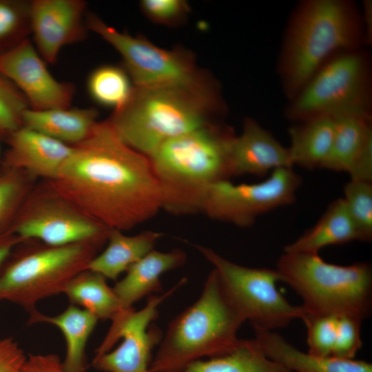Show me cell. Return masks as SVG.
Segmentation results:
<instances>
[{"label":"cell","instance_id":"cell-2","mask_svg":"<svg viewBox=\"0 0 372 372\" xmlns=\"http://www.w3.org/2000/svg\"><path fill=\"white\" fill-rule=\"evenodd\" d=\"M364 43L362 19L345 0H307L288 21L278 61L287 98L293 99L333 53Z\"/></svg>","mask_w":372,"mask_h":372},{"label":"cell","instance_id":"cell-21","mask_svg":"<svg viewBox=\"0 0 372 372\" xmlns=\"http://www.w3.org/2000/svg\"><path fill=\"white\" fill-rule=\"evenodd\" d=\"M161 236V233L152 230L127 236L122 231L111 229L107 247L90 261L87 269L115 280L153 250Z\"/></svg>","mask_w":372,"mask_h":372},{"label":"cell","instance_id":"cell-12","mask_svg":"<svg viewBox=\"0 0 372 372\" xmlns=\"http://www.w3.org/2000/svg\"><path fill=\"white\" fill-rule=\"evenodd\" d=\"M185 282L183 278L165 293L149 296L140 310L125 309L118 313L96 351L92 366L105 372H152V351L162 336L150 324L158 316L159 305Z\"/></svg>","mask_w":372,"mask_h":372},{"label":"cell","instance_id":"cell-19","mask_svg":"<svg viewBox=\"0 0 372 372\" xmlns=\"http://www.w3.org/2000/svg\"><path fill=\"white\" fill-rule=\"evenodd\" d=\"M186 260L185 252L179 249L167 252L153 249L126 271L113 290L125 309L132 308L144 297L162 292L161 276L183 265Z\"/></svg>","mask_w":372,"mask_h":372},{"label":"cell","instance_id":"cell-5","mask_svg":"<svg viewBox=\"0 0 372 372\" xmlns=\"http://www.w3.org/2000/svg\"><path fill=\"white\" fill-rule=\"evenodd\" d=\"M245 321L213 269L198 300L168 324L151 371L177 372L195 361L233 351L242 342L238 331Z\"/></svg>","mask_w":372,"mask_h":372},{"label":"cell","instance_id":"cell-8","mask_svg":"<svg viewBox=\"0 0 372 372\" xmlns=\"http://www.w3.org/2000/svg\"><path fill=\"white\" fill-rule=\"evenodd\" d=\"M369 58L358 50L342 52L316 72L291 101L285 115L294 122L329 116L371 117Z\"/></svg>","mask_w":372,"mask_h":372},{"label":"cell","instance_id":"cell-14","mask_svg":"<svg viewBox=\"0 0 372 372\" xmlns=\"http://www.w3.org/2000/svg\"><path fill=\"white\" fill-rule=\"evenodd\" d=\"M0 74L12 81L22 91L30 109L70 107L74 85L55 79L28 39L0 54Z\"/></svg>","mask_w":372,"mask_h":372},{"label":"cell","instance_id":"cell-26","mask_svg":"<svg viewBox=\"0 0 372 372\" xmlns=\"http://www.w3.org/2000/svg\"><path fill=\"white\" fill-rule=\"evenodd\" d=\"M333 118L335 128L331 149L322 168L348 172L372 135L371 117L346 114Z\"/></svg>","mask_w":372,"mask_h":372},{"label":"cell","instance_id":"cell-31","mask_svg":"<svg viewBox=\"0 0 372 372\" xmlns=\"http://www.w3.org/2000/svg\"><path fill=\"white\" fill-rule=\"evenodd\" d=\"M339 316H313L303 313L307 328V352L319 357H332L338 337Z\"/></svg>","mask_w":372,"mask_h":372},{"label":"cell","instance_id":"cell-23","mask_svg":"<svg viewBox=\"0 0 372 372\" xmlns=\"http://www.w3.org/2000/svg\"><path fill=\"white\" fill-rule=\"evenodd\" d=\"M360 240V236L343 198L332 202L318 223L285 247V252L318 254L322 248Z\"/></svg>","mask_w":372,"mask_h":372},{"label":"cell","instance_id":"cell-6","mask_svg":"<svg viewBox=\"0 0 372 372\" xmlns=\"http://www.w3.org/2000/svg\"><path fill=\"white\" fill-rule=\"evenodd\" d=\"M276 269L302 300L304 313L346 316L362 322L371 314L369 263L339 265L324 261L318 254L284 251Z\"/></svg>","mask_w":372,"mask_h":372},{"label":"cell","instance_id":"cell-18","mask_svg":"<svg viewBox=\"0 0 372 372\" xmlns=\"http://www.w3.org/2000/svg\"><path fill=\"white\" fill-rule=\"evenodd\" d=\"M254 330L252 340L258 349L291 372H372V364L366 361L313 355L299 350L274 331Z\"/></svg>","mask_w":372,"mask_h":372},{"label":"cell","instance_id":"cell-1","mask_svg":"<svg viewBox=\"0 0 372 372\" xmlns=\"http://www.w3.org/2000/svg\"><path fill=\"white\" fill-rule=\"evenodd\" d=\"M58 174L45 185L111 229L129 230L162 209L160 183L146 155L118 136L108 120L74 145Z\"/></svg>","mask_w":372,"mask_h":372},{"label":"cell","instance_id":"cell-34","mask_svg":"<svg viewBox=\"0 0 372 372\" xmlns=\"http://www.w3.org/2000/svg\"><path fill=\"white\" fill-rule=\"evenodd\" d=\"M362 322L361 320L353 317L339 316L338 337L332 357L340 359H354L362 346Z\"/></svg>","mask_w":372,"mask_h":372},{"label":"cell","instance_id":"cell-35","mask_svg":"<svg viewBox=\"0 0 372 372\" xmlns=\"http://www.w3.org/2000/svg\"><path fill=\"white\" fill-rule=\"evenodd\" d=\"M30 3L0 1V41L30 30Z\"/></svg>","mask_w":372,"mask_h":372},{"label":"cell","instance_id":"cell-20","mask_svg":"<svg viewBox=\"0 0 372 372\" xmlns=\"http://www.w3.org/2000/svg\"><path fill=\"white\" fill-rule=\"evenodd\" d=\"M94 108H60L34 110L23 115V126L70 145L83 141L97 123Z\"/></svg>","mask_w":372,"mask_h":372},{"label":"cell","instance_id":"cell-36","mask_svg":"<svg viewBox=\"0 0 372 372\" xmlns=\"http://www.w3.org/2000/svg\"><path fill=\"white\" fill-rule=\"evenodd\" d=\"M26 359L13 338H0V372H21Z\"/></svg>","mask_w":372,"mask_h":372},{"label":"cell","instance_id":"cell-24","mask_svg":"<svg viewBox=\"0 0 372 372\" xmlns=\"http://www.w3.org/2000/svg\"><path fill=\"white\" fill-rule=\"evenodd\" d=\"M334 128V118L329 116L314 117L291 127L287 148L292 166L322 168L331 149Z\"/></svg>","mask_w":372,"mask_h":372},{"label":"cell","instance_id":"cell-28","mask_svg":"<svg viewBox=\"0 0 372 372\" xmlns=\"http://www.w3.org/2000/svg\"><path fill=\"white\" fill-rule=\"evenodd\" d=\"M87 88L91 98L98 104L114 108L123 106L134 88L125 69L114 65H103L92 72Z\"/></svg>","mask_w":372,"mask_h":372},{"label":"cell","instance_id":"cell-22","mask_svg":"<svg viewBox=\"0 0 372 372\" xmlns=\"http://www.w3.org/2000/svg\"><path fill=\"white\" fill-rule=\"evenodd\" d=\"M99 319L88 311L71 304L60 314L48 316L36 311L30 314L28 324L47 322L58 327L66 342L63 362L66 372H86L85 348Z\"/></svg>","mask_w":372,"mask_h":372},{"label":"cell","instance_id":"cell-13","mask_svg":"<svg viewBox=\"0 0 372 372\" xmlns=\"http://www.w3.org/2000/svg\"><path fill=\"white\" fill-rule=\"evenodd\" d=\"M9 231L24 242L37 239L48 246H64L85 241L105 243L111 229L44 186L28 195Z\"/></svg>","mask_w":372,"mask_h":372},{"label":"cell","instance_id":"cell-15","mask_svg":"<svg viewBox=\"0 0 372 372\" xmlns=\"http://www.w3.org/2000/svg\"><path fill=\"white\" fill-rule=\"evenodd\" d=\"M86 2L81 0H34L30 3V30L43 59L54 63L65 45L85 36L83 14Z\"/></svg>","mask_w":372,"mask_h":372},{"label":"cell","instance_id":"cell-39","mask_svg":"<svg viewBox=\"0 0 372 372\" xmlns=\"http://www.w3.org/2000/svg\"><path fill=\"white\" fill-rule=\"evenodd\" d=\"M363 4L362 23L364 32V43L368 45L372 41V1L365 0Z\"/></svg>","mask_w":372,"mask_h":372},{"label":"cell","instance_id":"cell-10","mask_svg":"<svg viewBox=\"0 0 372 372\" xmlns=\"http://www.w3.org/2000/svg\"><path fill=\"white\" fill-rule=\"evenodd\" d=\"M195 247L212 265L229 297L254 329L273 331L301 318V305L291 304L278 290L282 279L276 269L245 267L211 248Z\"/></svg>","mask_w":372,"mask_h":372},{"label":"cell","instance_id":"cell-3","mask_svg":"<svg viewBox=\"0 0 372 372\" xmlns=\"http://www.w3.org/2000/svg\"><path fill=\"white\" fill-rule=\"evenodd\" d=\"M236 134L216 121L163 143L148 158L160 183L162 209L199 213L205 189L232 176L230 149Z\"/></svg>","mask_w":372,"mask_h":372},{"label":"cell","instance_id":"cell-7","mask_svg":"<svg viewBox=\"0 0 372 372\" xmlns=\"http://www.w3.org/2000/svg\"><path fill=\"white\" fill-rule=\"evenodd\" d=\"M104 244L85 241L12 252L0 269V300L34 313L39 301L63 293L72 278L87 269Z\"/></svg>","mask_w":372,"mask_h":372},{"label":"cell","instance_id":"cell-30","mask_svg":"<svg viewBox=\"0 0 372 372\" xmlns=\"http://www.w3.org/2000/svg\"><path fill=\"white\" fill-rule=\"evenodd\" d=\"M342 198L358 229L360 241L372 240V184L351 180L344 187Z\"/></svg>","mask_w":372,"mask_h":372},{"label":"cell","instance_id":"cell-9","mask_svg":"<svg viewBox=\"0 0 372 372\" xmlns=\"http://www.w3.org/2000/svg\"><path fill=\"white\" fill-rule=\"evenodd\" d=\"M87 27L113 46L121 55L125 70L137 87L174 86L196 92H220L218 82L196 64L194 54L181 47L159 48L147 39L121 32L94 14Z\"/></svg>","mask_w":372,"mask_h":372},{"label":"cell","instance_id":"cell-17","mask_svg":"<svg viewBox=\"0 0 372 372\" xmlns=\"http://www.w3.org/2000/svg\"><path fill=\"white\" fill-rule=\"evenodd\" d=\"M230 163L232 176H263L271 170L293 167L288 148L249 117L244 120L241 134L232 140Z\"/></svg>","mask_w":372,"mask_h":372},{"label":"cell","instance_id":"cell-25","mask_svg":"<svg viewBox=\"0 0 372 372\" xmlns=\"http://www.w3.org/2000/svg\"><path fill=\"white\" fill-rule=\"evenodd\" d=\"M105 280L102 275L86 269L71 280L63 293L72 304L88 311L99 320H112L125 309Z\"/></svg>","mask_w":372,"mask_h":372},{"label":"cell","instance_id":"cell-32","mask_svg":"<svg viewBox=\"0 0 372 372\" xmlns=\"http://www.w3.org/2000/svg\"><path fill=\"white\" fill-rule=\"evenodd\" d=\"M28 108L22 92L0 74V138L7 139L23 126V115Z\"/></svg>","mask_w":372,"mask_h":372},{"label":"cell","instance_id":"cell-38","mask_svg":"<svg viewBox=\"0 0 372 372\" xmlns=\"http://www.w3.org/2000/svg\"><path fill=\"white\" fill-rule=\"evenodd\" d=\"M23 242L10 231L0 234V269L14 249Z\"/></svg>","mask_w":372,"mask_h":372},{"label":"cell","instance_id":"cell-37","mask_svg":"<svg viewBox=\"0 0 372 372\" xmlns=\"http://www.w3.org/2000/svg\"><path fill=\"white\" fill-rule=\"evenodd\" d=\"M21 372H66L55 354H28Z\"/></svg>","mask_w":372,"mask_h":372},{"label":"cell","instance_id":"cell-33","mask_svg":"<svg viewBox=\"0 0 372 372\" xmlns=\"http://www.w3.org/2000/svg\"><path fill=\"white\" fill-rule=\"evenodd\" d=\"M140 7L149 20L167 26L183 23L190 12L189 4L183 0H143Z\"/></svg>","mask_w":372,"mask_h":372},{"label":"cell","instance_id":"cell-11","mask_svg":"<svg viewBox=\"0 0 372 372\" xmlns=\"http://www.w3.org/2000/svg\"><path fill=\"white\" fill-rule=\"evenodd\" d=\"M301 183L300 176L292 168L275 169L257 183L219 180L204 191L199 212L214 220L247 227L260 215L292 203Z\"/></svg>","mask_w":372,"mask_h":372},{"label":"cell","instance_id":"cell-29","mask_svg":"<svg viewBox=\"0 0 372 372\" xmlns=\"http://www.w3.org/2000/svg\"><path fill=\"white\" fill-rule=\"evenodd\" d=\"M32 176L22 170L0 166V234L10 230L30 194Z\"/></svg>","mask_w":372,"mask_h":372},{"label":"cell","instance_id":"cell-16","mask_svg":"<svg viewBox=\"0 0 372 372\" xmlns=\"http://www.w3.org/2000/svg\"><path fill=\"white\" fill-rule=\"evenodd\" d=\"M8 149L1 165L50 180L56 177L73 146L22 126L7 139Z\"/></svg>","mask_w":372,"mask_h":372},{"label":"cell","instance_id":"cell-4","mask_svg":"<svg viewBox=\"0 0 372 372\" xmlns=\"http://www.w3.org/2000/svg\"><path fill=\"white\" fill-rule=\"evenodd\" d=\"M225 110L221 94L134 85L128 100L107 120L124 143L148 156L166 141L216 122Z\"/></svg>","mask_w":372,"mask_h":372},{"label":"cell","instance_id":"cell-27","mask_svg":"<svg viewBox=\"0 0 372 372\" xmlns=\"http://www.w3.org/2000/svg\"><path fill=\"white\" fill-rule=\"evenodd\" d=\"M177 372H291L266 357L252 340L224 355L195 361Z\"/></svg>","mask_w":372,"mask_h":372}]
</instances>
